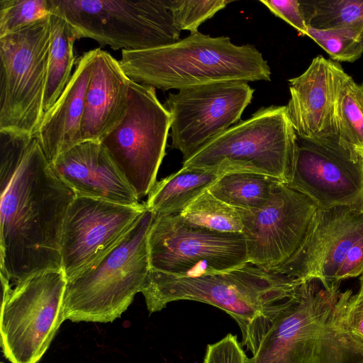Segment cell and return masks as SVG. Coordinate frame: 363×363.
<instances>
[{"label": "cell", "instance_id": "obj_1", "mask_svg": "<svg viewBox=\"0 0 363 363\" xmlns=\"http://www.w3.org/2000/svg\"><path fill=\"white\" fill-rule=\"evenodd\" d=\"M0 136L1 277L12 286L62 270V225L77 195L56 174L35 137Z\"/></svg>", "mask_w": 363, "mask_h": 363}, {"label": "cell", "instance_id": "obj_3", "mask_svg": "<svg viewBox=\"0 0 363 363\" xmlns=\"http://www.w3.org/2000/svg\"><path fill=\"white\" fill-rule=\"evenodd\" d=\"M119 65L133 82L163 91L225 82L270 81L271 69L252 45L199 32L165 46L122 50Z\"/></svg>", "mask_w": 363, "mask_h": 363}, {"label": "cell", "instance_id": "obj_18", "mask_svg": "<svg viewBox=\"0 0 363 363\" xmlns=\"http://www.w3.org/2000/svg\"><path fill=\"white\" fill-rule=\"evenodd\" d=\"M51 165L77 196L130 206L140 204L134 190L99 142L80 143L60 155Z\"/></svg>", "mask_w": 363, "mask_h": 363}, {"label": "cell", "instance_id": "obj_16", "mask_svg": "<svg viewBox=\"0 0 363 363\" xmlns=\"http://www.w3.org/2000/svg\"><path fill=\"white\" fill-rule=\"evenodd\" d=\"M362 238L363 209L318 208L300 248L281 274L304 281L316 279L329 288Z\"/></svg>", "mask_w": 363, "mask_h": 363}, {"label": "cell", "instance_id": "obj_10", "mask_svg": "<svg viewBox=\"0 0 363 363\" xmlns=\"http://www.w3.org/2000/svg\"><path fill=\"white\" fill-rule=\"evenodd\" d=\"M147 242L150 268L175 277L211 275L248 262L242 233L193 226L179 214L155 216Z\"/></svg>", "mask_w": 363, "mask_h": 363}, {"label": "cell", "instance_id": "obj_27", "mask_svg": "<svg viewBox=\"0 0 363 363\" xmlns=\"http://www.w3.org/2000/svg\"><path fill=\"white\" fill-rule=\"evenodd\" d=\"M186 223L221 233H242L243 223L238 208L222 201L208 190L180 213Z\"/></svg>", "mask_w": 363, "mask_h": 363}, {"label": "cell", "instance_id": "obj_35", "mask_svg": "<svg viewBox=\"0 0 363 363\" xmlns=\"http://www.w3.org/2000/svg\"><path fill=\"white\" fill-rule=\"evenodd\" d=\"M362 47H363V35H362Z\"/></svg>", "mask_w": 363, "mask_h": 363}, {"label": "cell", "instance_id": "obj_14", "mask_svg": "<svg viewBox=\"0 0 363 363\" xmlns=\"http://www.w3.org/2000/svg\"><path fill=\"white\" fill-rule=\"evenodd\" d=\"M146 208L145 203L130 206L77 196L66 211L61 236L62 270L66 279L110 252Z\"/></svg>", "mask_w": 363, "mask_h": 363}, {"label": "cell", "instance_id": "obj_2", "mask_svg": "<svg viewBox=\"0 0 363 363\" xmlns=\"http://www.w3.org/2000/svg\"><path fill=\"white\" fill-rule=\"evenodd\" d=\"M303 282L249 262L201 277H175L150 268L141 292L150 313L180 300L199 301L224 311L238 323L242 345L253 354Z\"/></svg>", "mask_w": 363, "mask_h": 363}, {"label": "cell", "instance_id": "obj_24", "mask_svg": "<svg viewBox=\"0 0 363 363\" xmlns=\"http://www.w3.org/2000/svg\"><path fill=\"white\" fill-rule=\"evenodd\" d=\"M279 183L281 182L262 174L230 172L223 173L208 191L234 208L252 211L269 202Z\"/></svg>", "mask_w": 363, "mask_h": 363}, {"label": "cell", "instance_id": "obj_34", "mask_svg": "<svg viewBox=\"0 0 363 363\" xmlns=\"http://www.w3.org/2000/svg\"><path fill=\"white\" fill-rule=\"evenodd\" d=\"M360 288L359 289L363 291V274L359 277Z\"/></svg>", "mask_w": 363, "mask_h": 363}, {"label": "cell", "instance_id": "obj_4", "mask_svg": "<svg viewBox=\"0 0 363 363\" xmlns=\"http://www.w3.org/2000/svg\"><path fill=\"white\" fill-rule=\"evenodd\" d=\"M154 213L146 208L106 255L67 280L65 318L73 322H113L141 292L150 269L148 233Z\"/></svg>", "mask_w": 363, "mask_h": 363}, {"label": "cell", "instance_id": "obj_31", "mask_svg": "<svg viewBox=\"0 0 363 363\" xmlns=\"http://www.w3.org/2000/svg\"><path fill=\"white\" fill-rule=\"evenodd\" d=\"M247 359L238 336L228 333L218 342L207 345L203 363H247Z\"/></svg>", "mask_w": 363, "mask_h": 363}, {"label": "cell", "instance_id": "obj_23", "mask_svg": "<svg viewBox=\"0 0 363 363\" xmlns=\"http://www.w3.org/2000/svg\"><path fill=\"white\" fill-rule=\"evenodd\" d=\"M50 43L44 113L59 99L71 79L75 60L74 43L77 40L74 28L62 17L50 13Z\"/></svg>", "mask_w": 363, "mask_h": 363}, {"label": "cell", "instance_id": "obj_9", "mask_svg": "<svg viewBox=\"0 0 363 363\" xmlns=\"http://www.w3.org/2000/svg\"><path fill=\"white\" fill-rule=\"evenodd\" d=\"M171 121L155 88L130 80L126 114L101 143L139 199L156 183Z\"/></svg>", "mask_w": 363, "mask_h": 363}, {"label": "cell", "instance_id": "obj_36", "mask_svg": "<svg viewBox=\"0 0 363 363\" xmlns=\"http://www.w3.org/2000/svg\"><path fill=\"white\" fill-rule=\"evenodd\" d=\"M1 363H4V362H1Z\"/></svg>", "mask_w": 363, "mask_h": 363}, {"label": "cell", "instance_id": "obj_6", "mask_svg": "<svg viewBox=\"0 0 363 363\" xmlns=\"http://www.w3.org/2000/svg\"><path fill=\"white\" fill-rule=\"evenodd\" d=\"M50 13L66 20L77 38L116 50H142L179 40L169 0H48Z\"/></svg>", "mask_w": 363, "mask_h": 363}, {"label": "cell", "instance_id": "obj_21", "mask_svg": "<svg viewBox=\"0 0 363 363\" xmlns=\"http://www.w3.org/2000/svg\"><path fill=\"white\" fill-rule=\"evenodd\" d=\"M223 172L191 167L156 182L148 194L146 208L155 217L179 214L196 198L208 191Z\"/></svg>", "mask_w": 363, "mask_h": 363}, {"label": "cell", "instance_id": "obj_11", "mask_svg": "<svg viewBox=\"0 0 363 363\" xmlns=\"http://www.w3.org/2000/svg\"><path fill=\"white\" fill-rule=\"evenodd\" d=\"M286 185L308 196L318 208L363 209V159L339 135L311 139L296 134Z\"/></svg>", "mask_w": 363, "mask_h": 363}, {"label": "cell", "instance_id": "obj_25", "mask_svg": "<svg viewBox=\"0 0 363 363\" xmlns=\"http://www.w3.org/2000/svg\"><path fill=\"white\" fill-rule=\"evenodd\" d=\"M300 4L309 28L363 30V0H301Z\"/></svg>", "mask_w": 363, "mask_h": 363}, {"label": "cell", "instance_id": "obj_19", "mask_svg": "<svg viewBox=\"0 0 363 363\" xmlns=\"http://www.w3.org/2000/svg\"><path fill=\"white\" fill-rule=\"evenodd\" d=\"M130 82L118 60L95 49L81 125L82 143H101L121 123L128 110Z\"/></svg>", "mask_w": 363, "mask_h": 363}, {"label": "cell", "instance_id": "obj_15", "mask_svg": "<svg viewBox=\"0 0 363 363\" xmlns=\"http://www.w3.org/2000/svg\"><path fill=\"white\" fill-rule=\"evenodd\" d=\"M339 286L304 281L247 363H313L317 334L338 298Z\"/></svg>", "mask_w": 363, "mask_h": 363}, {"label": "cell", "instance_id": "obj_32", "mask_svg": "<svg viewBox=\"0 0 363 363\" xmlns=\"http://www.w3.org/2000/svg\"><path fill=\"white\" fill-rule=\"evenodd\" d=\"M275 16L293 26L301 35H306V25L299 0H260Z\"/></svg>", "mask_w": 363, "mask_h": 363}, {"label": "cell", "instance_id": "obj_33", "mask_svg": "<svg viewBox=\"0 0 363 363\" xmlns=\"http://www.w3.org/2000/svg\"><path fill=\"white\" fill-rule=\"evenodd\" d=\"M345 318L350 332L363 342V291L350 296Z\"/></svg>", "mask_w": 363, "mask_h": 363}, {"label": "cell", "instance_id": "obj_5", "mask_svg": "<svg viewBox=\"0 0 363 363\" xmlns=\"http://www.w3.org/2000/svg\"><path fill=\"white\" fill-rule=\"evenodd\" d=\"M296 143L286 106L262 107L211 140L182 164L223 173H258L287 184Z\"/></svg>", "mask_w": 363, "mask_h": 363}, {"label": "cell", "instance_id": "obj_8", "mask_svg": "<svg viewBox=\"0 0 363 363\" xmlns=\"http://www.w3.org/2000/svg\"><path fill=\"white\" fill-rule=\"evenodd\" d=\"M62 270H48L18 282L2 296L1 346L11 363H37L65 320Z\"/></svg>", "mask_w": 363, "mask_h": 363}, {"label": "cell", "instance_id": "obj_12", "mask_svg": "<svg viewBox=\"0 0 363 363\" xmlns=\"http://www.w3.org/2000/svg\"><path fill=\"white\" fill-rule=\"evenodd\" d=\"M254 89L245 82L199 85L169 93L164 107L171 115L172 147L185 160L238 123Z\"/></svg>", "mask_w": 363, "mask_h": 363}, {"label": "cell", "instance_id": "obj_29", "mask_svg": "<svg viewBox=\"0 0 363 363\" xmlns=\"http://www.w3.org/2000/svg\"><path fill=\"white\" fill-rule=\"evenodd\" d=\"M48 0H1L0 37L49 16Z\"/></svg>", "mask_w": 363, "mask_h": 363}, {"label": "cell", "instance_id": "obj_13", "mask_svg": "<svg viewBox=\"0 0 363 363\" xmlns=\"http://www.w3.org/2000/svg\"><path fill=\"white\" fill-rule=\"evenodd\" d=\"M238 209L248 262L281 274L300 248L318 207L306 195L279 183L272 198L262 208Z\"/></svg>", "mask_w": 363, "mask_h": 363}, {"label": "cell", "instance_id": "obj_7", "mask_svg": "<svg viewBox=\"0 0 363 363\" xmlns=\"http://www.w3.org/2000/svg\"><path fill=\"white\" fill-rule=\"evenodd\" d=\"M50 15L0 37V133L35 137L44 116Z\"/></svg>", "mask_w": 363, "mask_h": 363}, {"label": "cell", "instance_id": "obj_20", "mask_svg": "<svg viewBox=\"0 0 363 363\" xmlns=\"http://www.w3.org/2000/svg\"><path fill=\"white\" fill-rule=\"evenodd\" d=\"M95 49L84 52L63 92L43 117L35 135L52 163L60 155L82 143L81 125Z\"/></svg>", "mask_w": 363, "mask_h": 363}, {"label": "cell", "instance_id": "obj_26", "mask_svg": "<svg viewBox=\"0 0 363 363\" xmlns=\"http://www.w3.org/2000/svg\"><path fill=\"white\" fill-rule=\"evenodd\" d=\"M336 118L340 140L363 159V84L348 74L339 91Z\"/></svg>", "mask_w": 363, "mask_h": 363}, {"label": "cell", "instance_id": "obj_17", "mask_svg": "<svg viewBox=\"0 0 363 363\" xmlns=\"http://www.w3.org/2000/svg\"><path fill=\"white\" fill-rule=\"evenodd\" d=\"M347 74L339 63L318 55L304 72L289 79L286 108L297 135L311 139L338 135L336 105Z\"/></svg>", "mask_w": 363, "mask_h": 363}, {"label": "cell", "instance_id": "obj_30", "mask_svg": "<svg viewBox=\"0 0 363 363\" xmlns=\"http://www.w3.org/2000/svg\"><path fill=\"white\" fill-rule=\"evenodd\" d=\"M227 0H169V8L175 25L191 34L199 32V26L224 9Z\"/></svg>", "mask_w": 363, "mask_h": 363}, {"label": "cell", "instance_id": "obj_22", "mask_svg": "<svg viewBox=\"0 0 363 363\" xmlns=\"http://www.w3.org/2000/svg\"><path fill=\"white\" fill-rule=\"evenodd\" d=\"M352 291L340 292L338 298L317 334L313 363H363V342L349 330L346 309Z\"/></svg>", "mask_w": 363, "mask_h": 363}, {"label": "cell", "instance_id": "obj_28", "mask_svg": "<svg viewBox=\"0 0 363 363\" xmlns=\"http://www.w3.org/2000/svg\"><path fill=\"white\" fill-rule=\"evenodd\" d=\"M337 62H353L363 54V30H320L308 27L307 35Z\"/></svg>", "mask_w": 363, "mask_h": 363}]
</instances>
